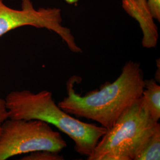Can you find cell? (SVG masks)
<instances>
[{
    "label": "cell",
    "mask_w": 160,
    "mask_h": 160,
    "mask_svg": "<svg viewBox=\"0 0 160 160\" xmlns=\"http://www.w3.org/2000/svg\"><path fill=\"white\" fill-rule=\"evenodd\" d=\"M78 77L67 82V95L58 103L65 112L77 118L97 122L107 130L111 128L123 112L142 96L143 72L140 63L129 61L113 82H106L99 90L81 96L74 90Z\"/></svg>",
    "instance_id": "6da1fadb"
},
{
    "label": "cell",
    "mask_w": 160,
    "mask_h": 160,
    "mask_svg": "<svg viewBox=\"0 0 160 160\" xmlns=\"http://www.w3.org/2000/svg\"><path fill=\"white\" fill-rule=\"evenodd\" d=\"M9 119L38 120L52 125L68 135L75 143V149L88 157L107 129L102 126L78 120L59 107L51 92L37 93L24 90L10 92L6 96Z\"/></svg>",
    "instance_id": "7a4b0ae2"
},
{
    "label": "cell",
    "mask_w": 160,
    "mask_h": 160,
    "mask_svg": "<svg viewBox=\"0 0 160 160\" xmlns=\"http://www.w3.org/2000/svg\"><path fill=\"white\" fill-rule=\"evenodd\" d=\"M158 123L141 96L107 130L87 160H134L141 144Z\"/></svg>",
    "instance_id": "3957f363"
},
{
    "label": "cell",
    "mask_w": 160,
    "mask_h": 160,
    "mask_svg": "<svg viewBox=\"0 0 160 160\" xmlns=\"http://www.w3.org/2000/svg\"><path fill=\"white\" fill-rule=\"evenodd\" d=\"M67 142L45 122L8 119L0 133V160L39 150L61 152Z\"/></svg>",
    "instance_id": "277c9868"
},
{
    "label": "cell",
    "mask_w": 160,
    "mask_h": 160,
    "mask_svg": "<svg viewBox=\"0 0 160 160\" xmlns=\"http://www.w3.org/2000/svg\"><path fill=\"white\" fill-rule=\"evenodd\" d=\"M61 10L57 8L35 9L31 0H22V9L12 8L0 0V37L18 28L31 26L45 28L58 34L71 51L82 53L70 29L62 26Z\"/></svg>",
    "instance_id": "5b68a950"
},
{
    "label": "cell",
    "mask_w": 160,
    "mask_h": 160,
    "mask_svg": "<svg viewBox=\"0 0 160 160\" xmlns=\"http://www.w3.org/2000/svg\"><path fill=\"white\" fill-rule=\"evenodd\" d=\"M124 10L137 21L142 30V46L151 49L157 46L158 33L147 0H122Z\"/></svg>",
    "instance_id": "8992f818"
},
{
    "label": "cell",
    "mask_w": 160,
    "mask_h": 160,
    "mask_svg": "<svg viewBox=\"0 0 160 160\" xmlns=\"http://www.w3.org/2000/svg\"><path fill=\"white\" fill-rule=\"evenodd\" d=\"M160 159V125L158 122L141 144L133 160Z\"/></svg>",
    "instance_id": "52a82bcc"
},
{
    "label": "cell",
    "mask_w": 160,
    "mask_h": 160,
    "mask_svg": "<svg viewBox=\"0 0 160 160\" xmlns=\"http://www.w3.org/2000/svg\"><path fill=\"white\" fill-rule=\"evenodd\" d=\"M142 98L155 121L160 118V86L155 80H145Z\"/></svg>",
    "instance_id": "ba28073f"
},
{
    "label": "cell",
    "mask_w": 160,
    "mask_h": 160,
    "mask_svg": "<svg viewBox=\"0 0 160 160\" xmlns=\"http://www.w3.org/2000/svg\"><path fill=\"white\" fill-rule=\"evenodd\" d=\"M22 160H62L63 157L59 152L48 150H39L29 153L21 158Z\"/></svg>",
    "instance_id": "9c48e42d"
},
{
    "label": "cell",
    "mask_w": 160,
    "mask_h": 160,
    "mask_svg": "<svg viewBox=\"0 0 160 160\" xmlns=\"http://www.w3.org/2000/svg\"><path fill=\"white\" fill-rule=\"evenodd\" d=\"M9 119V112L7 107L6 100L0 96V133L2 125L6 120Z\"/></svg>",
    "instance_id": "30bf717a"
},
{
    "label": "cell",
    "mask_w": 160,
    "mask_h": 160,
    "mask_svg": "<svg viewBox=\"0 0 160 160\" xmlns=\"http://www.w3.org/2000/svg\"><path fill=\"white\" fill-rule=\"evenodd\" d=\"M149 7L154 18L160 21V0H147Z\"/></svg>",
    "instance_id": "8fae6325"
}]
</instances>
